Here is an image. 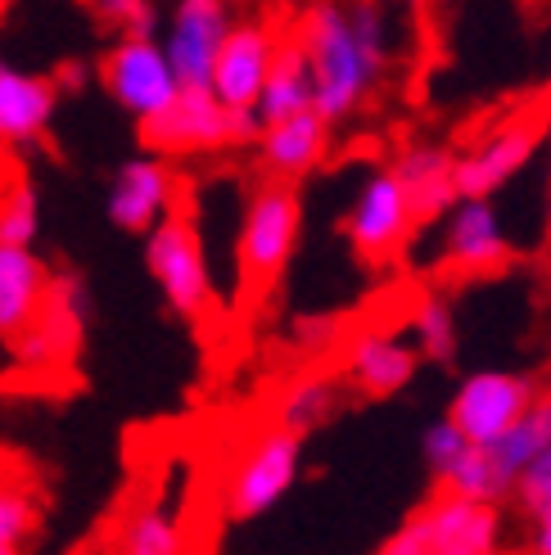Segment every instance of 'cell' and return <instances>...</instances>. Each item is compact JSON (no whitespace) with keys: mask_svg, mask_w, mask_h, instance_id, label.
<instances>
[{"mask_svg":"<svg viewBox=\"0 0 551 555\" xmlns=\"http://www.w3.org/2000/svg\"><path fill=\"white\" fill-rule=\"evenodd\" d=\"M389 168L407 194L411 212H417V227H430L457 199V154L444 145H407Z\"/></svg>","mask_w":551,"mask_h":555,"instance_id":"20","label":"cell"},{"mask_svg":"<svg viewBox=\"0 0 551 555\" xmlns=\"http://www.w3.org/2000/svg\"><path fill=\"white\" fill-rule=\"evenodd\" d=\"M262 118L254 108H231L208 87H181L168 108H158L154 118L141 122L145 145L163 158L181 154H217L231 145H254Z\"/></svg>","mask_w":551,"mask_h":555,"instance_id":"2","label":"cell"},{"mask_svg":"<svg viewBox=\"0 0 551 555\" xmlns=\"http://www.w3.org/2000/svg\"><path fill=\"white\" fill-rule=\"evenodd\" d=\"M534 379L515 371H471L448 402V421L471 442H498L534 402Z\"/></svg>","mask_w":551,"mask_h":555,"instance_id":"10","label":"cell"},{"mask_svg":"<svg viewBox=\"0 0 551 555\" xmlns=\"http://www.w3.org/2000/svg\"><path fill=\"white\" fill-rule=\"evenodd\" d=\"M502 506L438 492L380 542V555H492L502 551Z\"/></svg>","mask_w":551,"mask_h":555,"instance_id":"3","label":"cell"},{"mask_svg":"<svg viewBox=\"0 0 551 555\" xmlns=\"http://www.w3.org/2000/svg\"><path fill=\"white\" fill-rule=\"evenodd\" d=\"M298 108H312V73H308V60H303L298 41H281L271 54V68H267V81L254 100V114L262 122H276V118H290Z\"/></svg>","mask_w":551,"mask_h":555,"instance_id":"22","label":"cell"},{"mask_svg":"<svg viewBox=\"0 0 551 555\" xmlns=\"http://www.w3.org/2000/svg\"><path fill=\"white\" fill-rule=\"evenodd\" d=\"M50 289V267L33 244H0V344H14L41 312Z\"/></svg>","mask_w":551,"mask_h":555,"instance_id":"19","label":"cell"},{"mask_svg":"<svg viewBox=\"0 0 551 555\" xmlns=\"http://www.w3.org/2000/svg\"><path fill=\"white\" fill-rule=\"evenodd\" d=\"M177 194H181V185H177L172 163L150 150V154H136V158L118 163L114 181H108L104 212L118 231L145 235L158 217H168L177 208Z\"/></svg>","mask_w":551,"mask_h":555,"instance_id":"13","label":"cell"},{"mask_svg":"<svg viewBox=\"0 0 551 555\" xmlns=\"http://www.w3.org/2000/svg\"><path fill=\"white\" fill-rule=\"evenodd\" d=\"M542 145L538 122H507L498 131H488L484 141L457 158V194H471V199H492L498 190H507L520 172L534 163Z\"/></svg>","mask_w":551,"mask_h":555,"instance_id":"14","label":"cell"},{"mask_svg":"<svg viewBox=\"0 0 551 555\" xmlns=\"http://www.w3.org/2000/svg\"><path fill=\"white\" fill-rule=\"evenodd\" d=\"M10 5H18V0H0V14H5V10H10Z\"/></svg>","mask_w":551,"mask_h":555,"instance_id":"34","label":"cell"},{"mask_svg":"<svg viewBox=\"0 0 551 555\" xmlns=\"http://www.w3.org/2000/svg\"><path fill=\"white\" fill-rule=\"evenodd\" d=\"M50 81H54V91H60V95L64 91H81V87H87V64H77V60L60 64V73H54Z\"/></svg>","mask_w":551,"mask_h":555,"instance_id":"33","label":"cell"},{"mask_svg":"<svg viewBox=\"0 0 551 555\" xmlns=\"http://www.w3.org/2000/svg\"><path fill=\"white\" fill-rule=\"evenodd\" d=\"M529 546L538 555H551V506L529 511Z\"/></svg>","mask_w":551,"mask_h":555,"instance_id":"32","label":"cell"},{"mask_svg":"<svg viewBox=\"0 0 551 555\" xmlns=\"http://www.w3.org/2000/svg\"><path fill=\"white\" fill-rule=\"evenodd\" d=\"M430 227H438V235H434V262L444 271H457V275H498L515 258L507 221H502L498 208H492V199L457 194V199L430 221Z\"/></svg>","mask_w":551,"mask_h":555,"instance_id":"7","label":"cell"},{"mask_svg":"<svg viewBox=\"0 0 551 555\" xmlns=\"http://www.w3.org/2000/svg\"><path fill=\"white\" fill-rule=\"evenodd\" d=\"M37 496L14 479H0V555H18L37 538Z\"/></svg>","mask_w":551,"mask_h":555,"instance_id":"27","label":"cell"},{"mask_svg":"<svg viewBox=\"0 0 551 555\" xmlns=\"http://www.w3.org/2000/svg\"><path fill=\"white\" fill-rule=\"evenodd\" d=\"M492 448L502 452V461L515 469V479H520V469H525L538 452L551 448V398L534 393V402L515 415V425L498 442H492Z\"/></svg>","mask_w":551,"mask_h":555,"instance_id":"26","label":"cell"},{"mask_svg":"<svg viewBox=\"0 0 551 555\" xmlns=\"http://www.w3.org/2000/svg\"><path fill=\"white\" fill-rule=\"evenodd\" d=\"M417 366H421V352L411 339L402 335H384V330H367L348 344V357H344V371L348 379L362 388L367 398H394L402 388L417 379Z\"/></svg>","mask_w":551,"mask_h":555,"instance_id":"18","label":"cell"},{"mask_svg":"<svg viewBox=\"0 0 551 555\" xmlns=\"http://www.w3.org/2000/svg\"><path fill=\"white\" fill-rule=\"evenodd\" d=\"M123 555H177L185 546V533L177 515L163 502H141L136 511H127V519L118 524V542Z\"/></svg>","mask_w":551,"mask_h":555,"instance_id":"24","label":"cell"},{"mask_svg":"<svg viewBox=\"0 0 551 555\" xmlns=\"http://www.w3.org/2000/svg\"><path fill=\"white\" fill-rule=\"evenodd\" d=\"M411 235H417V212H411L394 168H375L357 185L353 204L344 212V240L362 262L384 267L411 244Z\"/></svg>","mask_w":551,"mask_h":555,"instance_id":"8","label":"cell"},{"mask_svg":"<svg viewBox=\"0 0 551 555\" xmlns=\"http://www.w3.org/2000/svg\"><path fill=\"white\" fill-rule=\"evenodd\" d=\"M254 150L262 158L267 177L303 181L330 158V122L317 114V108H298V114H290V118L262 122Z\"/></svg>","mask_w":551,"mask_h":555,"instance_id":"16","label":"cell"},{"mask_svg":"<svg viewBox=\"0 0 551 555\" xmlns=\"http://www.w3.org/2000/svg\"><path fill=\"white\" fill-rule=\"evenodd\" d=\"M294 41L312 73V108L335 127L348 122L384 81L394 54V23L380 0H317L303 10Z\"/></svg>","mask_w":551,"mask_h":555,"instance_id":"1","label":"cell"},{"mask_svg":"<svg viewBox=\"0 0 551 555\" xmlns=\"http://www.w3.org/2000/svg\"><path fill=\"white\" fill-rule=\"evenodd\" d=\"M461 442H465V434L448 421V415H438L434 425H425V434H421V456H425V465H430L434 479L444 475V465L461 452Z\"/></svg>","mask_w":551,"mask_h":555,"instance_id":"30","label":"cell"},{"mask_svg":"<svg viewBox=\"0 0 551 555\" xmlns=\"http://www.w3.org/2000/svg\"><path fill=\"white\" fill-rule=\"evenodd\" d=\"M276 46H281V37L271 33V23H258V18L231 23V33H227L222 50H217V60H213L208 91L231 108H254Z\"/></svg>","mask_w":551,"mask_h":555,"instance_id":"15","label":"cell"},{"mask_svg":"<svg viewBox=\"0 0 551 555\" xmlns=\"http://www.w3.org/2000/svg\"><path fill=\"white\" fill-rule=\"evenodd\" d=\"M41 235V194L33 181H10L0 194V244H37Z\"/></svg>","mask_w":551,"mask_h":555,"instance_id":"28","label":"cell"},{"mask_svg":"<svg viewBox=\"0 0 551 555\" xmlns=\"http://www.w3.org/2000/svg\"><path fill=\"white\" fill-rule=\"evenodd\" d=\"M87 5L100 23H108L123 37H158L154 0H87Z\"/></svg>","mask_w":551,"mask_h":555,"instance_id":"29","label":"cell"},{"mask_svg":"<svg viewBox=\"0 0 551 555\" xmlns=\"http://www.w3.org/2000/svg\"><path fill=\"white\" fill-rule=\"evenodd\" d=\"M100 81H104L108 100H114L136 127L154 118L158 108H168L172 95L181 91V77L158 37H123L100 60Z\"/></svg>","mask_w":551,"mask_h":555,"instance_id":"9","label":"cell"},{"mask_svg":"<svg viewBox=\"0 0 551 555\" xmlns=\"http://www.w3.org/2000/svg\"><path fill=\"white\" fill-rule=\"evenodd\" d=\"M515 492H520V506H525V515H529V511L551 506V448H547V452H538L525 469H520Z\"/></svg>","mask_w":551,"mask_h":555,"instance_id":"31","label":"cell"},{"mask_svg":"<svg viewBox=\"0 0 551 555\" xmlns=\"http://www.w3.org/2000/svg\"><path fill=\"white\" fill-rule=\"evenodd\" d=\"M81 330H87V289H81L77 275L50 271V289H46L41 312L10 348L23 366H68L77 357Z\"/></svg>","mask_w":551,"mask_h":555,"instance_id":"11","label":"cell"},{"mask_svg":"<svg viewBox=\"0 0 551 555\" xmlns=\"http://www.w3.org/2000/svg\"><path fill=\"white\" fill-rule=\"evenodd\" d=\"M145 271L154 275V285L168 302V312L185 321H204L217 302L208 248L195 227V217L172 208L168 217H158L145 231Z\"/></svg>","mask_w":551,"mask_h":555,"instance_id":"5","label":"cell"},{"mask_svg":"<svg viewBox=\"0 0 551 555\" xmlns=\"http://www.w3.org/2000/svg\"><path fill=\"white\" fill-rule=\"evenodd\" d=\"M54 108H60V91H54L50 77L0 60V145H37L54 122Z\"/></svg>","mask_w":551,"mask_h":555,"instance_id":"17","label":"cell"},{"mask_svg":"<svg viewBox=\"0 0 551 555\" xmlns=\"http://www.w3.org/2000/svg\"><path fill=\"white\" fill-rule=\"evenodd\" d=\"M298 475H303V434L276 421L262 434H254L249 448L235 456L222 488V515L231 524H254L271 515L294 492Z\"/></svg>","mask_w":551,"mask_h":555,"instance_id":"6","label":"cell"},{"mask_svg":"<svg viewBox=\"0 0 551 555\" xmlns=\"http://www.w3.org/2000/svg\"><path fill=\"white\" fill-rule=\"evenodd\" d=\"M411 344H417L421 357L430 362H452L457 357V312L444 294H425L417 308H411Z\"/></svg>","mask_w":551,"mask_h":555,"instance_id":"25","label":"cell"},{"mask_svg":"<svg viewBox=\"0 0 551 555\" xmlns=\"http://www.w3.org/2000/svg\"><path fill=\"white\" fill-rule=\"evenodd\" d=\"M235 23L231 0H177L168 23H163V50L181 77V87H208L213 60L222 50Z\"/></svg>","mask_w":551,"mask_h":555,"instance_id":"12","label":"cell"},{"mask_svg":"<svg viewBox=\"0 0 551 555\" xmlns=\"http://www.w3.org/2000/svg\"><path fill=\"white\" fill-rule=\"evenodd\" d=\"M339 388L335 379L325 375H298L285 393H281V406H276V415H281V425L294 429V434H317L321 425H330L339 415Z\"/></svg>","mask_w":551,"mask_h":555,"instance_id":"23","label":"cell"},{"mask_svg":"<svg viewBox=\"0 0 551 555\" xmlns=\"http://www.w3.org/2000/svg\"><path fill=\"white\" fill-rule=\"evenodd\" d=\"M407 5H425V0H407Z\"/></svg>","mask_w":551,"mask_h":555,"instance_id":"35","label":"cell"},{"mask_svg":"<svg viewBox=\"0 0 551 555\" xmlns=\"http://www.w3.org/2000/svg\"><path fill=\"white\" fill-rule=\"evenodd\" d=\"M444 492L457 496H471V502H488V506H502L507 496H515V469L502 461V452L492 442H461V452L444 465L438 475Z\"/></svg>","mask_w":551,"mask_h":555,"instance_id":"21","label":"cell"},{"mask_svg":"<svg viewBox=\"0 0 551 555\" xmlns=\"http://www.w3.org/2000/svg\"><path fill=\"white\" fill-rule=\"evenodd\" d=\"M303 235V199L294 181H262L249 204L240 212V235H235V267L244 289H267L281 281V271L298 254Z\"/></svg>","mask_w":551,"mask_h":555,"instance_id":"4","label":"cell"}]
</instances>
